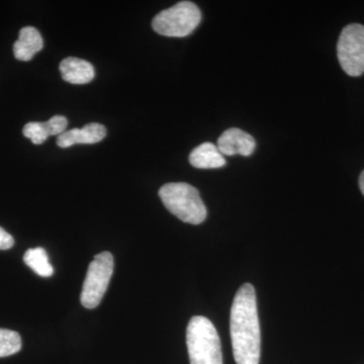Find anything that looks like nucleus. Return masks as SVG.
<instances>
[{
  "label": "nucleus",
  "instance_id": "obj_14",
  "mask_svg": "<svg viewBox=\"0 0 364 364\" xmlns=\"http://www.w3.org/2000/svg\"><path fill=\"white\" fill-rule=\"evenodd\" d=\"M23 136L30 139L35 145H41L50 136L49 130H48L47 124L40 123V122H32L26 124L23 127Z\"/></svg>",
  "mask_w": 364,
  "mask_h": 364
},
{
  "label": "nucleus",
  "instance_id": "obj_5",
  "mask_svg": "<svg viewBox=\"0 0 364 364\" xmlns=\"http://www.w3.org/2000/svg\"><path fill=\"white\" fill-rule=\"evenodd\" d=\"M114 273V256L109 252L95 255L88 267L82 291L81 304L86 309H95L100 305L107 293L109 282Z\"/></svg>",
  "mask_w": 364,
  "mask_h": 364
},
{
  "label": "nucleus",
  "instance_id": "obj_4",
  "mask_svg": "<svg viewBox=\"0 0 364 364\" xmlns=\"http://www.w3.org/2000/svg\"><path fill=\"white\" fill-rule=\"evenodd\" d=\"M202 21V13L191 1H181L162 11L152 21L155 32L165 37L183 38L191 35Z\"/></svg>",
  "mask_w": 364,
  "mask_h": 364
},
{
  "label": "nucleus",
  "instance_id": "obj_13",
  "mask_svg": "<svg viewBox=\"0 0 364 364\" xmlns=\"http://www.w3.org/2000/svg\"><path fill=\"white\" fill-rule=\"evenodd\" d=\"M21 349V338L18 332L0 329V358L14 355Z\"/></svg>",
  "mask_w": 364,
  "mask_h": 364
},
{
  "label": "nucleus",
  "instance_id": "obj_15",
  "mask_svg": "<svg viewBox=\"0 0 364 364\" xmlns=\"http://www.w3.org/2000/svg\"><path fill=\"white\" fill-rule=\"evenodd\" d=\"M50 136H60L65 132L68 121L65 117L54 116L49 121L46 122Z\"/></svg>",
  "mask_w": 364,
  "mask_h": 364
},
{
  "label": "nucleus",
  "instance_id": "obj_3",
  "mask_svg": "<svg viewBox=\"0 0 364 364\" xmlns=\"http://www.w3.org/2000/svg\"><path fill=\"white\" fill-rule=\"evenodd\" d=\"M186 344L191 364H223L219 334L208 318L196 316L191 318Z\"/></svg>",
  "mask_w": 364,
  "mask_h": 364
},
{
  "label": "nucleus",
  "instance_id": "obj_10",
  "mask_svg": "<svg viewBox=\"0 0 364 364\" xmlns=\"http://www.w3.org/2000/svg\"><path fill=\"white\" fill-rule=\"evenodd\" d=\"M44 41L37 28L26 26L20 31L18 39L14 43V57L20 61H30L43 49Z\"/></svg>",
  "mask_w": 364,
  "mask_h": 364
},
{
  "label": "nucleus",
  "instance_id": "obj_8",
  "mask_svg": "<svg viewBox=\"0 0 364 364\" xmlns=\"http://www.w3.org/2000/svg\"><path fill=\"white\" fill-rule=\"evenodd\" d=\"M105 136L107 130L102 124H88L82 129L64 132L57 138V145L61 148H69L75 144H97L104 140Z\"/></svg>",
  "mask_w": 364,
  "mask_h": 364
},
{
  "label": "nucleus",
  "instance_id": "obj_2",
  "mask_svg": "<svg viewBox=\"0 0 364 364\" xmlns=\"http://www.w3.org/2000/svg\"><path fill=\"white\" fill-rule=\"evenodd\" d=\"M165 207L182 222L200 225L205 221L208 212L198 189L186 182H171L159 191Z\"/></svg>",
  "mask_w": 364,
  "mask_h": 364
},
{
  "label": "nucleus",
  "instance_id": "obj_1",
  "mask_svg": "<svg viewBox=\"0 0 364 364\" xmlns=\"http://www.w3.org/2000/svg\"><path fill=\"white\" fill-rule=\"evenodd\" d=\"M230 332L237 364H259L260 325L252 284H243L237 291L231 309Z\"/></svg>",
  "mask_w": 364,
  "mask_h": 364
},
{
  "label": "nucleus",
  "instance_id": "obj_17",
  "mask_svg": "<svg viewBox=\"0 0 364 364\" xmlns=\"http://www.w3.org/2000/svg\"><path fill=\"white\" fill-rule=\"evenodd\" d=\"M359 188H360L361 193L364 196V170L363 173L360 174V177H359Z\"/></svg>",
  "mask_w": 364,
  "mask_h": 364
},
{
  "label": "nucleus",
  "instance_id": "obj_7",
  "mask_svg": "<svg viewBox=\"0 0 364 364\" xmlns=\"http://www.w3.org/2000/svg\"><path fill=\"white\" fill-rule=\"evenodd\" d=\"M218 149L223 155L251 156L256 148V142L250 134L237 128L228 129L218 139Z\"/></svg>",
  "mask_w": 364,
  "mask_h": 364
},
{
  "label": "nucleus",
  "instance_id": "obj_12",
  "mask_svg": "<svg viewBox=\"0 0 364 364\" xmlns=\"http://www.w3.org/2000/svg\"><path fill=\"white\" fill-rule=\"evenodd\" d=\"M23 261L40 277H50L54 273V268L50 264L49 257L45 249L41 247L28 249L23 255Z\"/></svg>",
  "mask_w": 364,
  "mask_h": 364
},
{
  "label": "nucleus",
  "instance_id": "obj_6",
  "mask_svg": "<svg viewBox=\"0 0 364 364\" xmlns=\"http://www.w3.org/2000/svg\"><path fill=\"white\" fill-rule=\"evenodd\" d=\"M340 65L348 75L364 73V26L352 23L345 26L337 45Z\"/></svg>",
  "mask_w": 364,
  "mask_h": 364
},
{
  "label": "nucleus",
  "instance_id": "obj_11",
  "mask_svg": "<svg viewBox=\"0 0 364 364\" xmlns=\"http://www.w3.org/2000/svg\"><path fill=\"white\" fill-rule=\"evenodd\" d=\"M189 163L196 168L215 169L224 167L226 159L215 144L207 142L191 151Z\"/></svg>",
  "mask_w": 364,
  "mask_h": 364
},
{
  "label": "nucleus",
  "instance_id": "obj_9",
  "mask_svg": "<svg viewBox=\"0 0 364 364\" xmlns=\"http://www.w3.org/2000/svg\"><path fill=\"white\" fill-rule=\"evenodd\" d=\"M59 68L63 80L72 85H86L95 76L92 64L75 57L64 59Z\"/></svg>",
  "mask_w": 364,
  "mask_h": 364
},
{
  "label": "nucleus",
  "instance_id": "obj_16",
  "mask_svg": "<svg viewBox=\"0 0 364 364\" xmlns=\"http://www.w3.org/2000/svg\"><path fill=\"white\" fill-rule=\"evenodd\" d=\"M14 245V239L6 230L0 227V250H7Z\"/></svg>",
  "mask_w": 364,
  "mask_h": 364
}]
</instances>
